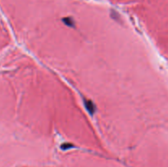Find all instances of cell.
<instances>
[{
    "mask_svg": "<svg viewBox=\"0 0 168 167\" xmlns=\"http://www.w3.org/2000/svg\"><path fill=\"white\" fill-rule=\"evenodd\" d=\"M63 22L66 24V26L69 27H74L75 26V21L71 18V17H65L62 19Z\"/></svg>",
    "mask_w": 168,
    "mask_h": 167,
    "instance_id": "obj_2",
    "label": "cell"
},
{
    "mask_svg": "<svg viewBox=\"0 0 168 167\" xmlns=\"http://www.w3.org/2000/svg\"><path fill=\"white\" fill-rule=\"evenodd\" d=\"M84 106L85 108L87 109V111L89 112V113L93 115L95 112V105L94 104V102L90 100H85L84 101Z\"/></svg>",
    "mask_w": 168,
    "mask_h": 167,
    "instance_id": "obj_1",
    "label": "cell"
},
{
    "mask_svg": "<svg viewBox=\"0 0 168 167\" xmlns=\"http://www.w3.org/2000/svg\"><path fill=\"white\" fill-rule=\"evenodd\" d=\"M73 146L71 145V144H70V143H64V144H62V150H67V149H69L70 147H72Z\"/></svg>",
    "mask_w": 168,
    "mask_h": 167,
    "instance_id": "obj_3",
    "label": "cell"
}]
</instances>
